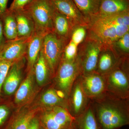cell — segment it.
Here are the masks:
<instances>
[{
	"label": "cell",
	"mask_w": 129,
	"mask_h": 129,
	"mask_svg": "<svg viewBox=\"0 0 129 129\" xmlns=\"http://www.w3.org/2000/svg\"><path fill=\"white\" fill-rule=\"evenodd\" d=\"M91 102L101 129H120L129 124V98L107 92Z\"/></svg>",
	"instance_id": "6da1fadb"
},
{
	"label": "cell",
	"mask_w": 129,
	"mask_h": 129,
	"mask_svg": "<svg viewBox=\"0 0 129 129\" xmlns=\"http://www.w3.org/2000/svg\"><path fill=\"white\" fill-rule=\"evenodd\" d=\"M87 36L103 47H111L118 39L129 32V11L111 16L97 14L88 19Z\"/></svg>",
	"instance_id": "7a4b0ae2"
},
{
	"label": "cell",
	"mask_w": 129,
	"mask_h": 129,
	"mask_svg": "<svg viewBox=\"0 0 129 129\" xmlns=\"http://www.w3.org/2000/svg\"><path fill=\"white\" fill-rule=\"evenodd\" d=\"M23 10L33 20L35 31L44 36L53 32L55 9L51 0H32Z\"/></svg>",
	"instance_id": "3957f363"
},
{
	"label": "cell",
	"mask_w": 129,
	"mask_h": 129,
	"mask_svg": "<svg viewBox=\"0 0 129 129\" xmlns=\"http://www.w3.org/2000/svg\"><path fill=\"white\" fill-rule=\"evenodd\" d=\"M129 58H120L115 67L104 75L107 92L123 98H129Z\"/></svg>",
	"instance_id": "277c9868"
},
{
	"label": "cell",
	"mask_w": 129,
	"mask_h": 129,
	"mask_svg": "<svg viewBox=\"0 0 129 129\" xmlns=\"http://www.w3.org/2000/svg\"><path fill=\"white\" fill-rule=\"evenodd\" d=\"M103 47L99 42L87 36L79 46L77 58L79 64L80 75L95 72L99 54Z\"/></svg>",
	"instance_id": "5b68a950"
},
{
	"label": "cell",
	"mask_w": 129,
	"mask_h": 129,
	"mask_svg": "<svg viewBox=\"0 0 129 129\" xmlns=\"http://www.w3.org/2000/svg\"><path fill=\"white\" fill-rule=\"evenodd\" d=\"M80 75V68L77 58L73 62L61 59L52 79L53 84L68 99L75 81Z\"/></svg>",
	"instance_id": "8992f818"
},
{
	"label": "cell",
	"mask_w": 129,
	"mask_h": 129,
	"mask_svg": "<svg viewBox=\"0 0 129 129\" xmlns=\"http://www.w3.org/2000/svg\"><path fill=\"white\" fill-rule=\"evenodd\" d=\"M38 115L40 123L47 129H70L74 125L75 118L60 106L41 110Z\"/></svg>",
	"instance_id": "52a82bcc"
},
{
	"label": "cell",
	"mask_w": 129,
	"mask_h": 129,
	"mask_svg": "<svg viewBox=\"0 0 129 129\" xmlns=\"http://www.w3.org/2000/svg\"><path fill=\"white\" fill-rule=\"evenodd\" d=\"M68 43L53 32L46 35L43 39L41 50L53 78Z\"/></svg>",
	"instance_id": "ba28073f"
},
{
	"label": "cell",
	"mask_w": 129,
	"mask_h": 129,
	"mask_svg": "<svg viewBox=\"0 0 129 129\" xmlns=\"http://www.w3.org/2000/svg\"><path fill=\"white\" fill-rule=\"evenodd\" d=\"M27 73V76L15 92L14 103L17 109L30 105L40 88L36 83L34 68Z\"/></svg>",
	"instance_id": "9c48e42d"
},
{
	"label": "cell",
	"mask_w": 129,
	"mask_h": 129,
	"mask_svg": "<svg viewBox=\"0 0 129 129\" xmlns=\"http://www.w3.org/2000/svg\"><path fill=\"white\" fill-rule=\"evenodd\" d=\"M29 39L18 38L6 40L0 47V58L12 63L23 60L26 56Z\"/></svg>",
	"instance_id": "30bf717a"
},
{
	"label": "cell",
	"mask_w": 129,
	"mask_h": 129,
	"mask_svg": "<svg viewBox=\"0 0 129 129\" xmlns=\"http://www.w3.org/2000/svg\"><path fill=\"white\" fill-rule=\"evenodd\" d=\"M83 91L91 101L99 98L107 92L104 76L93 72L80 75Z\"/></svg>",
	"instance_id": "8fae6325"
},
{
	"label": "cell",
	"mask_w": 129,
	"mask_h": 129,
	"mask_svg": "<svg viewBox=\"0 0 129 129\" xmlns=\"http://www.w3.org/2000/svg\"><path fill=\"white\" fill-rule=\"evenodd\" d=\"M90 102L83 91L79 75L75 81L68 98V110L73 117H77L85 111Z\"/></svg>",
	"instance_id": "7c38bea8"
},
{
	"label": "cell",
	"mask_w": 129,
	"mask_h": 129,
	"mask_svg": "<svg viewBox=\"0 0 129 129\" xmlns=\"http://www.w3.org/2000/svg\"><path fill=\"white\" fill-rule=\"evenodd\" d=\"M41 110L60 106L68 109V99L63 93L57 90L53 84L42 93L33 104Z\"/></svg>",
	"instance_id": "4fadbf2b"
},
{
	"label": "cell",
	"mask_w": 129,
	"mask_h": 129,
	"mask_svg": "<svg viewBox=\"0 0 129 129\" xmlns=\"http://www.w3.org/2000/svg\"><path fill=\"white\" fill-rule=\"evenodd\" d=\"M41 111L39 108L33 105L17 109L3 129H28L32 119Z\"/></svg>",
	"instance_id": "5bb4252c"
},
{
	"label": "cell",
	"mask_w": 129,
	"mask_h": 129,
	"mask_svg": "<svg viewBox=\"0 0 129 129\" xmlns=\"http://www.w3.org/2000/svg\"><path fill=\"white\" fill-rule=\"evenodd\" d=\"M51 1L56 11L67 17L75 26L87 25V19L73 0Z\"/></svg>",
	"instance_id": "9a60e30c"
},
{
	"label": "cell",
	"mask_w": 129,
	"mask_h": 129,
	"mask_svg": "<svg viewBox=\"0 0 129 129\" xmlns=\"http://www.w3.org/2000/svg\"><path fill=\"white\" fill-rule=\"evenodd\" d=\"M24 58L14 63L12 65L2 85V89L7 95H11L16 92L20 85L22 76V69Z\"/></svg>",
	"instance_id": "2e32d148"
},
{
	"label": "cell",
	"mask_w": 129,
	"mask_h": 129,
	"mask_svg": "<svg viewBox=\"0 0 129 129\" xmlns=\"http://www.w3.org/2000/svg\"><path fill=\"white\" fill-rule=\"evenodd\" d=\"M119 58L111 47H103L99 54L95 72L104 76L112 69Z\"/></svg>",
	"instance_id": "e0dca14e"
},
{
	"label": "cell",
	"mask_w": 129,
	"mask_h": 129,
	"mask_svg": "<svg viewBox=\"0 0 129 129\" xmlns=\"http://www.w3.org/2000/svg\"><path fill=\"white\" fill-rule=\"evenodd\" d=\"M45 36L35 31L28 41L26 56L27 72L34 68V65L41 51Z\"/></svg>",
	"instance_id": "ac0fdd59"
},
{
	"label": "cell",
	"mask_w": 129,
	"mask_h": 129,
	"mask_svg": "<svg viewBox=\"0 0 129 129\" xmlns=\"http://www.w3.org/2000/svg\"><path fill=\"white\" fill-rule=\"evenodd\" d=\"M75 26L64 15L55 11L53 19V32L68 43Z\"/></svg>",
	"instance_id": "d6986e66"
},
{
	"label": "cell",
	"mask_w": 129,
	"mask_h": 129,
	"mask_svg": "<svg viewBox=\"0 0 129 129\" xmlns=\"http://www.w3.org/2000/svg\"><path fill=\"white\" fill-rule=\"evenodd\" d=\"M129 11V0H101L98 14L107 16Z\"/></svg>",
	"instance_id": "ffe728a7"
},
{
	"label": "cell",
	"mask_w": 129,
	"mask_h": 129,
	"mask_svg": "<svg viewBox=\"0 0 129 129\" xmlns=\"http://www.w3.org/2000/svg\"><path fill=\"white\" fill-rule=\"evenodd\" d=\"M34 69L36 83L40 88L47 85L52 80L53 77L41 50L34 65Z\"/></svg>",
	"instance_id": "44dd1931"
},
{
	"label": "cell",
	"mask_w": 129,
	"mask_h": 129,
	"mask_svg": "<svg viewBox=\"0 0 129 129\" xmlns=\"http://www.w3.org/2000/svg\"><path fill=\"white\" fill-rule=\"evenodd\" d=\"M13 13L17 23L18 38H29L35 32L33 20L23 10Z\"/></svg>",
	"instance_id": "7402d4cb"
},
{
	"label": "cell",
	"mask_w": 129,
	"mask_h": 129,
	"mask_svg": "<svg viewBox=\"0 0 129 129\" xmlns=\"http://www.w3.org/2000/svg\"><path fill=\"white\" fill-rule=\"evenodd\" d=\"M77 129H101L93 110L91 101L85 111L75 118Z\"/></svg>",
	"instance_id": "603a6c76"
},
{
	"label": "cell",
	"mask_w": 129,
	"mask_h": 129,
	"mask_svg": "<svg viewBox=\"0 0 129 129\" xmlns=\"http://www.w3.org/2000/svg\"><path fill=\"white\" fill-rule=\"evenodd\" d=\"M0 17L2 21L3 34L6 40L18 38L17 23L14 13L8 8L6 12Z\"/></svg>",
	"instance_id": "cb8c5ba5"
},
{
	"label": "cell",
	"mask_w": 129,
	"mask_h": 129,
	"mask_svg": "<svg viewBox=\"0 0 129 129\" xmlns=\"http://www.w3.org/2000/svg\"><path fill=\"white\" fill-rule=\"evenodd\" d=\"M84 17L88 19L98 13L101 0H73Z\"/></svg>",
	"instance_id": "d4e9b609"
},
{
	"label": "cell",
	"mask_w": 129,
	"mask_h": 129,
	"mask_svg": "<svg viewBox=\"0 0 129 129\" xmlns=\"http://www.w3.org/2000/svg\"><path fill=\"white\" fill-rule=\"evenodd\" d=\"M111 47L119 58H129V32L116 40Z\"/></svg>",
	"instance_id": "484cf974"
},
{
	"label": "cell",
	"mask_w": 129,
	"mask_h": 129,
	"mask_svg": "<svg viewBox=\"0 0 129 129\" xmlns=\"http://www.w3.org/2000/svg\"><path fill=\"white\" fill-rule=\"evenodd\" d=\"M87 34V25H76L72 31L70 40L78 46L85 39Z\"/></svg>",
	"instance_id": "4316f807"
},
{
	"label": "cell",
	"mask_w": 129,
	"mask_h": 129,
	"mask_svg": "<svg viewBox=\"0 0 129 129\" xmlns=\"http://www.w3.org/2000/svg\"><path fill=\"white\" fill-rule=\"evenodd\" d=\"M78 46L73 42L70 41L65 46L63 52L62 60L73 62L77 58Z\"/></svg>",
	"instance_id": "83f0119b"
},
{
	"label": "cell",
	"mask_w": 129,
	"mask_h": 129,
	"mask_svg": "<svg viewBox=\"0 0 129 129\" xmlns=\"http://www.w3.org/2000/svg\"><path fill=\"white\" fill-rule=\"evenodd\" d=\"M13 63L0 58V97L1 94L3 82L10 68Z\"/></svg>",
	"instance_id": "f1b7e54d"
},
{
	"label": "cell",
	"mask_w": 129,
	"mask_h": 129,
	"mask_svg": "<svg viewBox=\"0 0 129 129\" xmlns=\"http://www.w3.org/2000/svg\"><path fill=\"white\" fill-rule=\"evenodd\" d=\"M10 110L6 105H0V128H4L10 118Z\"/></svg>",
	"instance_id": "f546056e"
},
{
	"label": "cell",
	"mask_w": 129,
	"mask_h": 129,
	"mask_svg": "<svg viewBox=\"0 0 129 129\" xmlns=\"http://www.w3.org/2000/svg\"><path fill=\"white\" fill-rule=\"evenodd\" d=\"M32 1V0H13L10 8L8 9L11 11L13 12L23 10Z\"/></svg>",
	"instance_id": "4dcf8cb0"
},
{
	"label": "cell",
	"mask_w": 129,
	"mask_h": 129,
	"mask_svg": "<svg viewBox=\"0 0 129 129\" xmlns=\"http://www.w3.org/2000/svg\"><path fill=\"white\" fill-rule=\"evenodd\" d=\"M38 114L31 120L28 129H39L40 122Z\"/></svg>",
	"instance_id": "1f68e13d"
},
{
	"label": "cell",
	"mask_w": 129,
	"mask_h": 129,
	"mask_svg": "<svg viewBox=\"0 0 129 129\" xmlns=\"http://www.w3.org/2000/svg\"><path fill=\"white\" fill-rule=\"evenodd\" d=\"M8 0H0V17L6 12L7 8Z\"/></svg>",
	"instance_id": "d6a6232c"
},
{
	"label": "cell",
	"mask_w": 129,
	"mask_h": 129,
	"mask_svg": "<svg viewBox=\"0 0 129 129\" xmlns=\"http://www.w3.org/2000/svg\"><path fill=\"white\" fill-rule=\"evenodd\" d=\"M6 41L3 34L2 21L0 17V47L1 46L5 43Z\"/></svg>",
	"instance_id": "836d02e7"
},
{
	"label": "cell",
	"mask_w": 129,
	"mask_h": 129,
	"mask_svg": "<svg viewBox=\"0 0 129 129\" xmlns=\"http://www.w3.org/2000/svg\"><path fill=\"white\" fill-rule=\"evenodd\" d=\"M39 129H46V128H45V127H44V126H43V125H42L40 123Z\"/></svg>",
	"instance_id": "e575fe53"
},
{
	"label": "cell",
	"mask_w": 129,
	"mask_h": 129,
	"mask_svg": "<svg viewBox=\"0 0 129 129\" xmlns=\"http://www.w3.org/2000/svg\"><path fill=\"white\" fill-rule=\"evenodd\" d=\"M70 129H76V127H75V123L74 126H73V127H72V128H70Z\"/></svg>",
	"instance_id": "d590c367"
}]
</instances>
